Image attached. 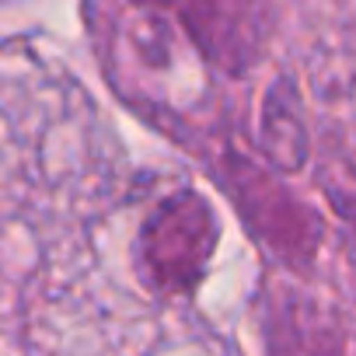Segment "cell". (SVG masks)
I'll return each mask as SVG.
<instances>
[{
  "mask_svg": "<svg viewBox=\"0 0 356 356\" xmlns=\"http://www.w3.org/2000/svg\"><path fill=\"white\" fill-rule=\"evenodd\" d=\"M220 182L227 186L245 224L262 245H269L273 255L293 269H307L314 262L321 245V220L280 182L273 168L227 150L220 157Z\"/></svg>",
  "mask_w": 356,
  "mask_h": 356,
  "instance_id": "6da1fadb",
  "label": "cell"
},
{
  "mask_svg": "<svg viewBox=\"0 0 356 356\" xmlns=\"http://www.w3.org/2000/svg\"><path fill=\"white\" fill-rule=\"evenodd\" d=\"M220 241L213 207L182 189L154 207L140 227V269L164 293H189L200 286Z\"/></svg>",
  "mask_w": 356,
  "mask_h": 356,
  "instance_id": "7a4b0ae2",
  "label": "cell"
},
{
  "mask_svg": "<svg viewBox=\"0 0 356 356\" xmlns=\"http://www.w3.org/2000/svg\"><path fill=\"white\" fill-rule=\"evenodd\" d=\"M112 18V56L122 77L140 81L143 95L168 91V102L178 98V84L186 74L182 56V22L164 8H119Z\"/></svg>",
  "mask_w": 356,
  "mask_h": 356,
  "instance_id": "3957f363",
  "label": "cell"
},
{
  "mask_svg": "<svg viewBox=\"0 0 356 356\" xmlns=\"http://www.w3.org/2000/svg\"><path fill=\"white\" fill-rule=\"evenodd\" d=\"M175 18L182 22L189 42L203 60L238 77L259 60L269 39L273 11L252 4H203V8H178Z\"/></svg>",
  "mask_w": 356,
  "mask_h": 356,
  "instance_id": "277c9868",
  "label": "cell"
},
{
  "mask_svg": "<svg viewBox=\"0 0 356 356\" xmlns=\"http://www.w3.org/2000/svg\"><path fill=\"white\" fill-rule=\"evenodd\" d=\"M259 143L266 150V157L280 168V171H297L307 157V129L300 119V102L293 84L273 81V88L266 91L262 102V115H259Z\"/></svg>",
  "mask_w": 356,
  "mask_h": 356,
  "instance_id": "5b68a950",
  "label": "cell"
},
{
  "mask_svg": "<svg viewBox=\"0 0 356 356\" xmlns=\"http://www.w3.org/2000/svg\"><path fill=\"white\" fill-rule=\"evenodd\" d=\"M332 203H339V210H342V213L353 220V227H356V207H346V203H342V200H335V196H332Z\"/></svg>",
  "mask_w": 356,
  "mask_h": 356,
  "instance_id": "8992f818",
  "label": "cell"
}]
</instances>
